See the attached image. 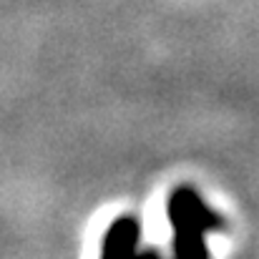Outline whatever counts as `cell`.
<instances>
[{
    "instance_id": "2",
    "label": "cell",
    "mask_w": 259,
    "mask_h": 259,
    "mask_svg": "<svg viewBox=\"0 0 259 259\" xmlns=\"http://www.w3.org/2000/svg\"><path fill=\"white\" fill-rule=\"evenodd\" d=\"M139 244V222L134 217H121L103 239V254H134Z\"/></svg>"
},
{
    "instance_id": "1",
    "label": "cell",
    "mask_w": 259,
    "mask_h": 259,
    "mask_svg": "<svg viewBox=\"0 0 259 259\" xmlns=\"http://www.w3.org/2000/svg\"><path fill=\"white\" fill-rule=\"evenodd\" d=\"M171 224L176 227V252L179 254H191V252H204L199 244V234L204 227H214L211 214L201 206L199 196L191 194L189 189H181L171 196L169 204Z\"/></svg>"
}]
</instances>
